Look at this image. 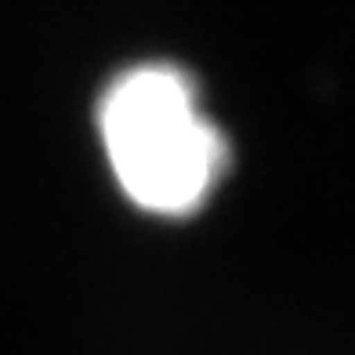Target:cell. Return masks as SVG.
Listing matches in <instances>:
<instances>
[{
	"mask_svg": "<svg viewBox=\"0 0 355 355\" xmlns=\"http://www.w3.org/2000/svg\"><path fill=\"white\" fill-rule=\"evenodd\" d=\"M102 153L123 200L141 214L182 221L214 200L232 171V141L178 62H138L109 80L98 109Z\"/></svg>",
	"mask_w": 355,
	"mask_h": 355,
	"instance_id": "6da1fadb",
	"label": "cell"
}]
</instances>
